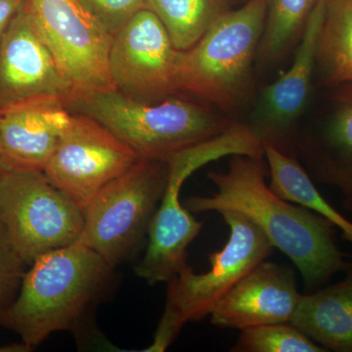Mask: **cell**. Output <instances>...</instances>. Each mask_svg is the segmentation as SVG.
Returning <instances> with one entry per match:
<instances>
[{
	"mask_svg": "<svg viewBox=\"0 0 352 352\" xmlns=\"http://www.w3.org/2000/svg\"><path fill=\"white\" fill-rule=\"evenodd\" d=\"M267 160L270 189L284 200L298 204L322 215L342 231V238L352 245V222L340 214L316 188L298 157L263 142Z\"/></svg>",
	"mask_w": 352,
	"mask_h": 352,
	"instance_id": "cell-18",
	"label": "cell"
},
{
	"mask_svg": "<svg viewBox=\"0 0 352 352\" xmlns=\"http://www.w3.org/2000/svg\"><path fill=\"white\" fill-rule=\"evenodd\" d=\"M263 159L232 155L226 171H210L217 191L210 197L184 201L189 212L233 210L252 220L296 266L308 289L318 288L336 274L346 272L352 263L335 242V226L322 215L277 196L266 175Z\"/></svg>",
	"mask_w": 352,
	"mask_h": 352,
	"instance_id": "cell-1",
	"label": "cell"
},
{
	"mask_svg": "<svg viewBox=\"0 0 352 352\" xmlns=\"http://www.w3.org/2000/svg\"><path fill=\"white\" fill-rule=\"evenodd\" d=\"M230 228L228 242L210 254V268L197 274L185 264L170 281L164 312L146 352H163L187 322L210 316L224 296L272 254L274 245L258 226L233 210L220 212Z\"/></svg>",
	"mask_w": 352,
	"mask_h": 352,
	"instance_id": "cell-5",
	"label": "cell"
},
{
	"mask_svg": "<svg viewBox=\"0 0 352 352\" xmlns=\"http://www.w3.org/2000/svg\"><path fill=\"white\" fill-rule=\"evenodd\" d=\"M101 27L115 36L146 7L145 0H78Z\"/></svg>",
	"mask_w": 352,
	"mask_h": 352,
	"instance_id": "cell-24",
	"label": "cell"
},
{
	"mask_svg": "<svg viewBox=\"0 0 352 352\" xmlns=\"http://www.w3.org/2000/svg\"><path fill=\"white\" fill-rule=\"evenodd\" d=\"M59 98H38L0 109V160L7 168L43 171L69 126Z\"/></svg>",
	"mask_w": 352,
	"mask_h": 352,
	"instance_id": "cell-15",
	"label": "cell"
},
{
	"mask_svg": "<svg viewBox=\"0 0 352 352\" xmlns=\"http://www.w3.org/2000/svg\"><path fill=\"white\" fill-rule=\"evenodd\" d=\"M300 294L286 266L264 261L233 287L210 314L217 327L244 329L289 323Z\"/></svg>",
	"mask_w": 352,
	"mask_h": 352,
	"instance_id": "cell-14",
	"label": "cell"
},
{
	"mask_svg": "<svg viewBox=\"0 0 352 352\" xmlns=\"http://www.w3.org/2000/svg\"><path fill=\"white\" fill-rule=\"evenodd\" d=\"M168 162L140 157L124 175L106 184L83 210L78 242L113 268L129 258L148 235L168 178Z\"/></svg>",
	"mask_w": 352,
	"mask_h": 352,
	"instance_id": "cell-6",
	"label": "cell"
},
{
	"mask_svg": "<svg viewBox=\"0 0 352 352\" xmlns=\"http://www.w3.org/2000/svg\"><path fill=\"white\" fill-rule=\"evenodd\" d=\"M267 7L268 0H247L219 17L193 47L182 51L179 94L194 95L224 111L242 106L251 94Z\"/></svg>",
	"mask_w": 352,
	"mask_h": 352,
	"instance_id": "cell-4",
	"label": "cell"
},
{
	"mask_svg": "<svg viewBox=\"0 0 352 352\" xmlns=\"http://www.w3.org/2000/svg\"><path fill=\"white\" fill-rule=\"evenodd\" d=\"M325 9L326 0H318L303 30L291 68L265 88L258 120L250 126L263 142L283 152L289 151L292 129L309 96Z\"/></svg>",
	"mask_w": 352,
	"mask_h": 352,
	"instance_id": "cell-13",
	"label": "cell"
},
{
	"mask_svg": "<svg viewBox=\"0 0 352 352\" xmlns=\"http://www.w3.org/2000/svg\"><path fill=\"white\" fill-rule=\"evenodd\" d=\"M344 88L327 126L294 134L289 153L302 160L310 177L339 190L342 205L352 212V85Z\"/></svg>",
	"mask_w": 352,
	"mask_h": 352,
	"instance_id": "cell-16",
	"label": "cell"
},
{
	"mask_svg": "<svg viewBox=\"0 0 352 352\" xmlns=\"http://www.w3.org/2000/svg\"><path fill=\"white\" fill-rule=\"evenodd\" d=\"M29 1L39 31L68 82L69 97L116 89L109 66L113 38L80 1Z\"/></svg>",
	"mask_w": 352,
	"mask_h": 352,
	"instance_id": "cell-9",
	"label": "cell"
},
{
	"mask_svg": "<svg viewBox=\"0 0 352 352\" xmlns=\"http://www.w3.org/2000/svg\"><path fill=\"white\" fill-rule=\"evenodd\" d=\"M317 63L331 85H352V0H326Z\"/></svg>",
	"mask_w": 352,
	"mask_h": 352,
	"instance_id": "cell-20",
	"label": "cell"
},
{
	"mask_svg": "<svg viewBox=\"0 0 352 352\" xmlns=\"http://www.w3.org/2000/svg\"><path fill=\"white\" fill-rule=\"evenodd\" d=\"M24 0H0V43L14 14Z\"/></svg>",
	"mask_w": 352,
	"mask_h": 352,
	"instance_id": "cell-25",
	"label": "cell"
},
{
	"mask_svg": "<svg viewBox=\"0 0 352 352\" xmlns=\"http://www.w3.org/2000/svg\"><path fill=\"white\" fill-rule=\"evenodd\" d=\"M30 266L15 300L0 314V325L32 351L51 333L80 328L107 291L113 267L78 241Z\"/></svg>",
	"mask_w": 352,
	"mask_h": 352,
	"instance_id": "cell-2",
	"label": "cell"
},
{
	"mask_svg": "<svg viewBox=\"0 0 352 352\" xmlns=\"http://www.w3.org/2000/svg\"><path fill=\"white\" fill-rule=\"evenodd\" d=\"M6 164L0 160V204H1L2 186H3L4 173H6Z\"/></svg>",
	"mask_w": 352,
	"mask_h": 352,
	"instance_id": "cell-26",
	"label": "cell"
},
{
	"mask_svg": "<svg viewBox=\"0 0 352 352\" xmlns=\"http://www.w3.org/2000/svg\"><path fill=\"white\" fill-rule=\"evenodd\" d=\"M25 264L0 221V314L15 300L25 273Z\"/></svg>",
	"mask_w": 352,
	"mask_h": 352,
	"instance_id": "cell-23",
	"label": "cell"
},
{
	"mask_svg": "<svg viewBox=\"0 0 352 352\" xmlns=\"http://www.w3.org/2000/svg\"><path fill=\"white\" fill-rule=\"evenodd\" d=\"M71 89L24 0L0 43V109L38 98H68Z\"/></svg>",
	"mask_w": 352,
	"mask_h": 352,
	"instance_id": "cell-12",
	"label": "cell"
},
{
	"mask_svg": "<svg viewBox=\"0 0 352 352\" xmlns=\"http://www.w3.org/2000/svg\"><path fill=\"white\" fill-rule=\"evenodd\" d=\"M140 157L96 120L72 113V120L43 173L82 210L109 182Z\"/></svg>",
	"mask_w": 352,
	"mask_h": 352,
	"instance_id": "cell-10",
	"label": "cell"
},
{
	"mask_svg": "<svg viewBox=\"0 0 352 352\" xmlns=\"http://www.w3.org/2000/svg\"><path fill=\"white\" fill-rule=\"evenodd\" d=\"M0 221L21 258L31 265L46 252L76 242L85 214L43 171L6 166Z\"/></svg>",
	"mask_w": 352,
	"mask_h": 352,
	"instance_id": "cell-7",
	"label": "cell"
},
{
	"mask_svg": "<svg viewBox=\"0 0 352 352\" xmlns=\"http://www.w3.org/2000/svg\"><path fill=\"white\" fill-rule=\"evenodd\" d=\"M236 151L237 144L232 136L222 134L168 160L166 190L150 224L144 256L135 267L138 277L150 285L170 282L187 263V249L204 224L180 203L183 183L201 166Z\"/></svg>",
	"mask_w": 352,
	"mask_h": 352,
	"instance_id": "cell-8",
	"label": "cell"
},
{
	"mask_svg": "<svg viewBox=\"0 0 352 352\" xmlns=\"http://www.w3.org/2000/svg\"><path fill=\"white\" fill-rule=\"evenodd\" d=\"M338 283L300 295L289 323L326 351L352 352V267Z\"/></svg>",
	"mask_w": 352,
	"mask_h": 352,
	"instance_id": "cell-17",
	"label": "cell"
},
{
	"mask_svg": "<svg viewBox=\"0 0 352 352\" xmlns=\"http://www.w3.org/2000/svg\"><path fill=\"white\" fill-rule=\"evenodd\" d=\"M318 0H268L258 56L272 63L284 57L300 38Z\"/></svg>",
	"mask_w": 352,
	"mask_h": 352,
	"instance_id": "cell-21",
	"label": "cell"
},
{
	"mask_svg": "<svg viewBox=\"0 0 352 352\" xmlns=\"http://www.w3.org/2000/svg\"><path fill=\"white\" fill-rule=\"evenodd\" d=\"M180 54L161 20L148 8L139 11L113 38L109 66L116 89L145 103L176 96Z\"/></svg>",
	"mask_w": 352,
	"mask_h": 352,
	"instance_id": "cell-11",
	"label": "cell"
},
{
	"mask_svg": "<svg viewBox=\"0 0 352 352\" xmlns=\"http://www.w3.org/2000/svg\"><path fill=\"white\" fill-rule=\"evenodd\" d=\"M234 352H325L291 323L266 324L241 330Z\"/></svg>",
	"mask_w": 352,
	"mask_h": 352,
	"instance_id": "cell-22",
	"label": "cell"
},
{
	"mask_svg": "<svg viewBox=\"0 0 352 352\" xmlns=\"http://www.w3.org/2000/svg\"><path fill=\"white\" fill-rule=\"evenodd\" d=\"M63 102L69 112L96 120L139 157L164 162L222 135L236 124L195 102L175 96L145 103L108 89L73 95Z\"/></svg>",
	"mask_w": 352,
	"mask_h": 352,
	"instance_id": "cell-3",
	"label": "cell"
},
{
	"mask_svg": "<svg viewBox=\"0 0 352 352\" xmlns=\"http://www.w3.org/2000/svg\"><path fill=\"white\" fill-rule=\"evenodd\" d=\"M161 20L176 50H188L230 10V0H145Z\"/></svg>",
	"mask_w": 352,
	"mask_h": 352,
	"instance_id": "cell-19",
	"label": "cell"
}]
</instances>
